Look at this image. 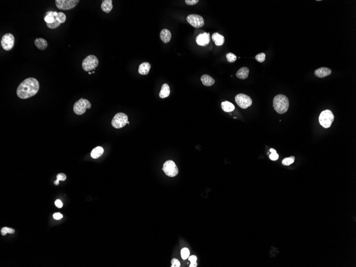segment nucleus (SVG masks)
<instances>
[{
	"mask_svg": "<svg viewBox=\"0 0 356 267\" xmlns=\"http://www.w3.org/2000/svg\"><path fill=\"white\" fill-rule=\"evenodd\" d=\"M221 108L222 110L225 112L229 113L234 111L235 109V106L230 102L226 101L222 102L221 103Z\"/></svg>",
	"mask_w": 356,
	"mask_h": 267,
	"instance_id": "nucleus-23",
	"label": "nucleus"
},
{
	"mask_svg": "<svg viewBox=\"0 0 356 267\" xmlns=\"http://www.w3.org/2000/svg\"><path fill=\"white\" fill-rule=\"evenodd\" d=\"M289 100L288 98L283 94H278L273 100V106L278 114H283L286 113L289 108Z\"/></svg>",
	"mask_w": 356,
	"mask_h": 267,
	"instance_id": "nucleus-2",
	"label": "nucleus"
},
{
	"mask_svg": "<svg viewBox=\"0 0 356 267\" xmlns=\"http://www.w3.org/2000/svg\"><path fill=\"white\" fill-rule=\"evenodd\" d=\"M172 267H179L180 266V263L179 260L176 259H173L171 261Z\"/></svg>",
	"mask_w": 356,
	"mask_h": 267,
	"instance_id": "nucleus-31",
	"label": "nucleus"
},
{
	"mask_svg": "<svg viewBox=\"0 0 356 267\" xmlns=\"http://www.w3.org/2000/svg\"><path fill=\"white\" fill-rule=\"evenodd\" d=\"M57 178L59 181H65V180L66 179V176L64 173H59L58 174H57Z\"/></svg>",
	"mask_w": 356,
	"mask_h": 267,
	"instance_id": "nucleus-32",
	"label": "nucleus"
},
{
	"mask_svg": "<svg viewBox=\"0 0 356 267\" xmlns=\"http://www.w3.org/2000/svg\"><path fill=\"white\" fill-rule=\"evenodd\" d=\"M8 227H4V228H2L1 230V232L2 235L4 236V235H6V234L8 233Z\"/></svg>",
	"mask_w": 356,
	"mask_h": 267,
	"instance_id": "nucleus-37",
	"label": "nucleus"
},
{
	"mask_svg": "<svg viewBox=\"0 0 356 267\" xmlns=\"http://www.w3.org/2000/svg\"><path fill=\"white\" fill-rule=\"evenodd\" d=\"M128 123V124H130V122H128V123Z\"/></svg>",
	"mask_w": 356,
	"mask_h": 267,
	"instance_id": "nucleus-44",
	"label": "nucleus"
},
{
	"mask_svg": "<svg viewBox=\"0 0 356 267\" xmlns=\"http://www.w3.org/2000/svg\"><path fill=\"white\" fill-rule=\"evenodd\" d=\"M199 2V0H186L185 2L186 4L189 6H193L197 4Z\"/></svg>",
	"mask_w": 356,
	"mask_h": 267,
	"instance_id": "nucleus-33",
	"label": "nucleus"
},
{
	"mask_svg": "<svg viewBox=\"0 0 356 267\" xmlns=\"http://www.w3.org/2000/svg\"><path fill=\"white\" fill-rule=\"evenodd\" d=\"M226 58H227L228 61H229V63H234L237 60L236 56L234 55V53H228L226 55Z\"/></svg>",
	"mask_w": 356,
	"mask_h": 267,
	"instance_id": "nucleus-28",
	"label": "nucleus"
},
{
	"mask_svg": "<svg viewBox=\"0 0 356 267\" xmlns=\"http://www.w3.org/2000/svg\"><path fill=\"white\" fill-rule=\"evenodd\" d=\"M162 170L166 175L170 177H175L179 173L178 168L172 160H169L164 163Z\"/></svg>",
	"mask_w": 356,
	"mask_h": 267,
	"instance_id": "nucleus-7",
	"label": "nucleus"
},
{
	"mask_svg": "<svg viewBox=\"0 0 356 267\" xmlns=\"http://www.w3.org/2000/svg\"><path fill=\"white\" fill-rule=\"evenodd\" d=\"M56 19V17L54 14V11H49L47 12L46 16H45L44 17V21L46 23L51 24L53 23Z\"/></svg>",
	"mask_w": 356,
	"mask_h": 267,
	"instance_id": "nucleus-24",
	"label": "nucleus"
},
{
	"mask_svg": "<svg viewBox=\"0 0 356 267\" xmlns=\"http://www.w3.org/2000/svg\"><path fill=\"white\" fill-rule=\"evenodd\" d=\"M170 89L169 85L166 83L163 84L160 92V97L161 99L165 98L170 96Z\"/></svg>",
	"mask_w": 356,
	"mask_h": 267,
	"instance_id": "nucleus-21",
	"label": "nucleus"
},
{
	"mask_svg": "<svg viewBox=\"0 0 356 267\" xmlns=\"http://www.w3.org/2000/svg\"><path fill=\"white\" fill-rule=\"evenodd\" d=\"M151 65L148 62H144L140 65L139 67L138 72L139 74L142 75H146L149 72Z\"/></svg>",
	"mask_w": 356,
	"mask_h": 267,
	"instance_id": "nucleus-15",
	"label": "nucleus"
},
{
	"mask_svg": "<svg viewBox=\"0 0 356 267\" xmlns=\"http://www.w3.org/2000/svg\"><path fill=\"white\" fill-rule=\"evenodd\" d=\"M55 205L58 208H61L63 204H62V202L60 200V199H57L56 202H55Z\"/></svg>",
	"mask_w": 356,
	"mask_h": 267,
	"instance_id": "nucleus-36",
	"label": "nucleus"
},
{
	"mask_svg": "<svg viewBox=\"0 0 356 267\" xmlns=\"http://www.w3.org/2000/svg\"><path fill=\"white\" fill-rule=\"evenodd\" d=\"M334 119V116L332 111L329 109L322 111L319 115V123L323 127L326 129L331 127Z\"/></svg>",
	"mask_w": 356,
	"mask_h": 267,
	"instance_id": "nucleus-3",
	"label": "nucleus"
},
{
	"mask_svg": "<svg viewBox=\"0 0 356 267\" xmlns=\"http://www.w3.org/2000/svg\"><path fill=\"white\" fill-rule=\"evenodd\" d=\"M61 24V23L59 22L58 19H57L56 20V21H55L53 23H51V24H48V23H47V27L49 28H50V29H55V28L58 27Z\"/></svg>",
	"mask_w": 356,
	"mask_h": 267,
	"instance_id": "nucleus-30",
	"label": "nucleus"
},
{
	"mask_svg": "<svg viewBox=\"0 0 356 267\" xmlns=\"http://www.w3.org/2000/svg\"><path fill=\"white\" fill-rule=\"evenodd\" d=\"M91 74H92L91 72H89V74H90V75H91Z\"/></svg>",
	"mask_w": 356,
	"mask_h": 267,
	"instance_id": "nucleus-43",
	"label": "nucleus"
},
{
	"mask_svg": "<svg viewBox=\"0 0 356 267\" xmlns=\"http://www.w3.org/2000/svg\"><path fill=\"white\" fill-rule=\"evenodd\" d=\"M212 40L214 41L216 45L217 46H221L224 42V37L222 35H220L218 33H215L212 35Z\"/></svg>",
	"mask_w": 356,
	"mask_h": 267,
	"instance_id": "nucleus-20",
	"label": "nucleus"
},
{
	"mask_svg": "<svg viewBox=\"0 0 356 267\" xmlns=\"http://www.w3.org/2000/svg\"><path fill=\"white\" fill-rule=\"evenodd\" d=\"M171 33L169 30L167 29H163L161 30L160 33V37L164 43H167L169 42L171 39Z\"/></svg>",
	"mask_w": 356,
	"mask_h": 267,
	"instance_id": "nucleus-14",
	"label": "nucleus"
},
{
	"mask_svg": "<svg viewBox=\"0 0 356 267\" xmlns=\"http://www.w3.org/2000/svg\"><path fill=\"white\" fill-rule=\"evenodd\" d=\"M103 152H104V150H103V147L100 146L97 147L92 150L91 152V156L92 158L97 159V158H99L103 154Z\"/></svg>",
	"mask_w": 356,
	"mask_h": 267,
	"instance_id": "nucleus-22",
	"label": "nucleus"
},
{
	"mask_svg": "<svg viewBox=\"0 0 356 267\" xmlns=\"http://www.w3.org/2000/svg\"><path fill=\"white\" fill-rule=\"evenodd\" d=\"M15 232V230L12 229V228H8V233L10 234H14Z\"/></svg>",
	"mask_w": 356,
	"mask_h": 267,
	"instance_id": "nucleus-39",
	"label": "nucleus"
},
{
	"mask_svg": "<svg viewBox=\"0 0 356 267\" xmlns=\"http://www.w3.org/2000/svg\"><path fill=\"white\" fill-rule=\"evenodd\" d=\"M94 73H95V72H92V73H93V74H94Z\"/></svg>",
	"mask_w": 356,
	"mask_h": 267,
	"instance_id": "nucleus-45",
	"label": "nucleus"
},
{
	"mask_svg": "<svg viewBox=\"0 0 356 267\" xmlns=\"http://www.w3.org/2000/svg\"><path fill=\"white\" fill-rule=\"evenodd\" d=\"M91 107V103L87 99L81 98L74 103L73 111L76 115H81L86 113V109Z\"/></svg>",
	"mask_w": 356,
	"mask_h": 267,
	"instance_id": "nucleus-4",
	"label": "nucleus"
},
{
	"mask_svg": "<svg viewBox=\"0 0 356 267\" xmlns=\"http://www.w3.org/2000/svg\"><path fill=\"white\" fill-rule=\"evenodd\" d=\"M197 44L200 46H206L208 45L210 42V33H204L199 34L196 39Z\"/></svg>",
	"mask_w": 356,
	"mask_h": 267,
	"instance_id": "nucleus-12",
	"label": "nucleus"
},
{
	"mask_svg": "<svg viewBox=\"0 0 356 267\" xmlns=\"http://www.w3.org/2000/svg\"><path fill=\"white\" fill-rule=\"evenodd\" d=\"M53 218L56 219V220H60L62 218L63 215L60 213H56L54 215H53Z\"/></svg>",
	"mask_w": 356,
	"mask_h": 267,
	"instance_id": "nucleus-35",
	"label": "nucleus"
},
{
	"mask_svg": "<svg viewBox=\"0 0 356 267\" xmlns=\"http://www.w3.org/2000/svg\"><path fill=\"white\" fill-rule=\"evenodd\" d=\"M269 158H270V160H272V161H276V160H278V158H279V155H278V154H277V152L271 153V154L269 155Z\"/></svg>",
	"mask_w": 356,
	"mask_h": 267,
	"instance_id": "nucleus-34",
	"label": "nucleus"
},
{
	"mask_svg": "<svg viewBox=\"0 0 356 267\" xmlns=\"http://www.w3.org/2000/svg\"><path fill=\"white\" fill-rule=\"evenodd\" d=\"M189 254H190V251H189V249H188L187 248H183L181 250V257L183 260L187 259L188 257H189Z\"/></svg>",
	"mask_w": 356,
	"mask_h": 267,
	"instance_id": "nucleus-27",
	"label": "nucleus"
},
{
	"mask_svg": "<svg viewBox=\"0 0 356 267\" xmlns=\"http://www.w3.org/2000/svg\"><path fill=\"white\" fill-rule=\"evenodd\" d=\"M196 262H191V265H190V267H197Z\"/></svg>",
	"mask_w": 356,
	"mask_h": 267,
	"instance_id": "nucleus-40",
	"label": "nucleus"
},
{
	"mask_svg": "<svg viewBox=\"0 0 356 267\" xmlns=\"http://www.w3.org/2000/svg\"><path fill=\"white\" fill-rule=\"evenodd\" d=\"M39 81L34 77L26 78L19 84L17 89L18 97L22 99H26L33 97L39 90Z\"/></svg>",
	"mask_w": 356,
	"mask_h": 267,
	"instance_id": "nucleus-1",
	"label": "nucleus"
},
{
	"mask_svg": "<svg viewBox=\"0 0 356 267\" xmlns=\"http://www.w3.org/2000/svg\"><path fill=\"white\" fill-rule=\"evenodd\" d=\"M15 41V39L14 35L11 33H6L2 37L1 44L4 50L10 51L14 47Z\"/></svg>",
	"mask_w": 356,
	"mask_h": 267,
	"instance_id": "nucleus-9",
	"label": "nucleus"
},
{
	"mask_svg": "<svg viewBox=\"0 0 356 267\" xmlns=\"http://www.w3.org/2000/svg\"><path fill=\"white\" fill-rule=\"evenodd\" d=\"M255 59L259 63H263L266 59V54L265 53H260L255 56Z\"/></svg>",
	"mask_w": 356,
	"mask_h": 267,
	"instance_id": "nucleus-29",
	"label": "nucleus"
},
{
	"mask_svg": "<svg viewBox=\"0 0 356 267\" xmlns=\"http://www.w3.org/2000/svg\"><path fill=\"white\" fill-rule=\"evenodd\" d=\"M235 102L240 107L246 109L252 104V100L249 96L243 94H238L235 97Z\"/></svg>",
	"mask_w": 356,
	"mask_h": 267,
	"instance_id": "nucleus-10",
	"label": "nucleus"
},
{
	"mask_svg": "<svg viewBox=\"0 0 356 267\" xmlns=\"http://www.w3.org/2000/svg\"><path fill=\"white\" fill-rule=\"evenodd\" d=\"M200 80L202 82L203 84L206 86H212L215 83V80L214 78H212L211 76L207 74H205L202 76L200 77Z\"/></svg>",
	"mask_w": 356,
	"mask_h": 267,
	"instance_id": "nucleus-16",
	"label": "nucleus"
},
{
	"mask_svg": "<svg viewBox=\"0 0 356 267\" xmlns=\"http://www.w3.org/2000/svg\"><path fill=\"white\" fill-rule=\"evenodd\" d=\"M188 23L195 28L202 27L204 25V20L203 18L199 15L191 14L187 16Z\"/></svg>",
	"mask_w": 356,
	"mask_h": 267,
	"instance_id": "nucleus-11",
	"label": "nucleus"
},
{
	"mask_svg": "<svg viewBox=\"0 0 356 267\" xmlns=\"http://www.w3.org/2000/svg\"><path fill=\"white\" fill-rule=\"evenodd\" d=\"M188 260L191 262H196L197 257L195 256H191L188 258Z\"/></svg>",
	"mask_w": 356,
	"mask_h": 267,
	"instance_id": "nucleus-38",
	"label": "nucleus"
},
{
	"mask_svg": "<svg viewBox=\"0 0 356 267\" xmlns=\"http://www.w3.org/2000/svg\"><path fill=\"white\" fill-rule=\"evenodd\" d=\"M249 68L246 67H243L240 68L239 70H238L236 75L238 78L241 79V80H245L246 78H247V77L249 76Z\"/></svg>",
	"mask_w": 356,
	"mask_h": 267,
	"instance_id": "nucleus-17",
	"label": "nucleus"
},
{
	"mask_svg": "<svg viewBox=\"0 0 356 267\" xmlns=\"http://www.w3.org/2000/svg\"><path fill=\"white\" fill-rule=\"evenodd\" d=\"M79 0H56L55 4L59 10H69L75 8Z\"/></svg>",
	"mask_w": 356,
	"mask_h": 267,
	"instance_id": "nucleus-8",
	"label": "nucleus"
},
{
	"mask_svg": "<svg viewBox=\"0 0 356 267\" xmlns=\"http://www.w3.org/2000/svg\"><path fill=\"white\" fill-rule=\"evenodd\" d=\"M54 14L59 22L61 23H64L66 20V16L64 13H63L62 12H57L56 11H54Z\"/></svg>",
	"mask_w": 356,
	"mask_h": 267,
	"instance_id": "nucleus-25",
	"label": "nucleus"
},
{
	"mask_svg": "<svg viewBox=\"0 0 356 267\" xmlns=\"http://www.w3.org/2000/svg\"><path fill=\"white\" fill-rule=\"evenodd\" d=\"M294 160H295V157L294 156H291L290 157L284 158V160L282 161V164L284 165H290L291 164L294 163Z\"/></svg>",
	"mask_w": 356,
	"mask_h": 267,
	"instance_id": "nucleus-26",
	"label": "nucleus"
},
{
	"mask_svg": "<svg viewBox=\"0 0 356 267\" xmlns=\"http://www.w3.org/2000/svg\"><path fill=\"white\" fill-rule=\"evenodd\" d=\"M269 151H270V152L271 153H275V152H277L276 150H275L274 149H273V148H271Z\"/></svg>",
	"mask_w": 356,
	"mask_h": 267,
	"instance_id": "nucleus-41",
	"label": "nucleus"
},
{
	"mask_svg": "<svg viewBox=\"0 0 356 267\" xmlns=\"http://www.w3.org/2000/svg\"><path fill=\"white\" fill-rule=\"evenodd\" d=\"M128 122V116L123 113H118L113 117L111 125L116 129H121L125 127Z\"/></svg>",
	"mask_w": 356,
	"mask_h": 267,
	"instance_id": "nucleus-6",
	"label": "nucleus"
},
{
	"mask_svg": "<svg viewBox=\"0 0 356 267\" xmlns=\"http://www.w3.org/2000/svg\"><path fill=\"white\" fill-rule=\"evenodd\" d=\"M332 73V70L327 67H321L315 70V74L319 78H324Z\"/></svg>",
	"mask_w": 356,
	"mask_h": 267,
	"instance_id": "nucleus-13",
	"label": "nucleus"
},
{
	"mask_svg": "<svg viewBox=\"0 0 356 267\" xmlns=\"http://www.w3.org/2000/svg\"><path fill=\"white\" fill-rule=\"evenodd\" d=\"M112 2L113 1L111 0L103 1V3H101V10L106 13H107V14L109 13L111 11V10H112L113 8Z\"/></svg>",
	"mask_w": 356,
	"mask_h": 267,
	"instance_id": "nucleus-18",
	"label": "nucleus"
},
{
	"mask_svg": "<svg viewBox=\"0 0 356 267\" xmlns=\"http://www.w3.org/2000/svg\"><path fill=\"white\" fill-rule=\"evenodd\" d=\"M34 44L37 47V49L44 50H45L48 47V42L45 40L43 38H37L34 41Z\"/></svg>",
	"mask_w": 356,
	"mask_h": 267,
	"instance_id": "nucleus-19",
	"label": "nucleus"
},
{
	"mask_svg": "<svg viewBox=\"0 0 356 267\" xmlns=\"http://www.w3.org/2000/svg\"><path fill=\"white\" fill-rule=\"evenodd\" d=\"M99 60L97 57L94 55H89L86 57L82 62V68L86 72H90L95 69L98 66Z\"/></svg>",
	"mask_w": 356,
	"mask_h": 267,
	"instance_id": "nucleus-5",
	"label": "nucleus"
},
{
	"mask_svg": "<svg viewBox=\"0 0 356 267\" xmlns=\"http://www.w3.org/2000/svg\"><path fill=\"white\" fill-rule=\"evenodd\" d=\"M59 183V181L58 179H57L54 182V184L56 186L58 185Z\"/></svg>",
	"mask_w": 356,
	"mask_h": 267,
	"instance_id": "nucleus-42",
	"label": "nucleus"
}]
</instances>
